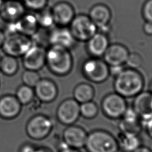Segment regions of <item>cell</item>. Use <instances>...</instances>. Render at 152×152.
I'll return each mask as SVG.
<instances>
[{"mask_svg": "<svg viewBox=\"0 0 152 152\" xmlns=\"http://www.w3.org/2000/svg\"><path fill=\"white\" fill-rule=\"evenodd\" d=\"M144 78L142 74L135 69L125 67L114 78L115 92L125 99L134 97L143 91Z\"/></svg>", "mask_w": 152, "mask_h": 152, "instance_id": "1", "label": "cell"}, {"mask_svg": "<svg viewBox=\"0 0 152 152\" xmlns=\"http://www.w3.org/2000/svg\"><path fill=\"white\" fill-rule=\"evenodd\" d=\"M46 64L50 71L58 76L68 74L73 67V58L70 50L51 45L46 50Z\"/></svg>", "mask_w": 152, "mask_h": 152, "instance_id": "2", "label": "cell"}, {"mask_svg": "<svg viewBox=\"0 0 152 152\" xmlns=\"http://www.w3.org/2000/svg\"><path fill=\"white\" fill-rule=\"evenodd\" d=\"M87 152H118L116 138L110 132L96 129L87 134L84 147Z\"/></svg>", "mask_w": 152, "mask_h": 152, "instance_id": "3", "label": "cell"}, {"mask_svg": "<svg viewBox=\"0 0 152 152\" xmlns=\"http://www.w3.org/2000/svg\"><path fill=\"white\" fill-rule=\"evenodd\" d=\"M81 71L84 77L91 83L100 84L110 76L109 65L100 58L91 57L82 65Z\"/></svg>", "mask_w": 152, "mask_h": 152, "instance_id": "4", "label": "cell"}, {"mask_svg": "<svg viewBox=\"0 0 152 152\" xmlns=\"http://www.w3.org/2000/svg\"><path fill=\"white\" fill-rule=\"evenodd\" d=\"M69 28L77 42H87L97 31V27L88 15H75L69 25Z\"/></svg>", "mask_w": 152, "mask_h": 152, "instance_id": "5", "label": "cell"}, {"mask_svg": "<svg viewBox=\"0 0 152 152\" xmlns=\"http://www.w3.org/2000/svg\"><path fill=\"white\" fill-rule=\"evenodd\" d=\"M53 128V122L46 115L38 114L33 116L27 122L26 131L31 139L40 140L48 137Z\"/></svg>", "mask_w": 152, "mask_h": 152, "instance_id": "6", "label": "cell"}, {"mask_svg": "<svg viewBox=\"0 0 152 152\" xmlns=\"http://www.w3.org/2000/svg\"><path fill=\"white\" fill-rule=\"evenodd\" d=\"M128 107L126 99L116 92L106 94L101 102L103 113L113 120L121 119Z\"/></svg>", "mask_w": 152, "mask_h": 152, "instance_id": "7", "label": "cell"}, {"mask_svg": "<svg viewBox=\"0 0 152 152\" xmlns=\"http://www.w3.org/2000/svg\"><path fill=\"white\" fill-rule=\"evenodd\" d=\"M33 45L30 37L19 33L5 34L2 48L7 55L14 57L23 55Z\"/></svg>", "mask_w": 152, "mask_h": 152, "instance_id": "8", "label": "cell"}, {"mask_svg": "<svg viewBox=\"0 0 152 152\" xmlns=\"http://www.w3.org/2000/svg\"><path fill=\"white\" fill-rule=\"evenodd\" d=\"M56 116L57 120L64 125L74 124L80 117V103L74 98L64 100L56 109Z\"/></svg>", "mask_w": 152, "mask_h": 152, "instance_id": "9", "label": "cell"}, {"mask_svg": "<svg viewBox=\"0 0 152 152\" xmlns=\"http://www.w3.org/2000/svg\"><path fill=\"white\" fill-rule=\"evenodd\" d=\"M88 15L97 27V31L107 34L112 18V12L107 5L102 3L94 5Z\"/></svg>", "mask_w": 152, "mask_h": 152, "instance_id": "10", "label": "cell"}, {"mask_svg": "<svg viewBox=\"0 0 152 152\" xmlns=\"http://www.w3.org/2000/svg\"><path fill=\"white\" fill-rule=\"evenodd\" d=\"M46 50L40 45H32L23 55V64L26 69L37 71L46 64Z\"/></svg>", "mask_w": 152, "mask_h": 152, "instance_id": "11", "label": "cell"}, {"mask_svg": "<svg viewBox=\"0 0 152 152\" xmlns=\"http://www.w3.org/2000/svg\"><path fill=\"white\" fill-rule=\"evenodd\" d=\"M88 133L82 126L75 124L66 126L62 140L69 147L80 149L84 147Z\"/></svg>", "mask_w": 152, "mask_h": 152, "instance_id": "12", "label": "cell"}, {"mask_svg": "<svg viewBox=\"0 0 152 152\" xmlns=\"http://www.w3.org/2000/svg\"><path fill=\"white\" fill-rule=\"evenodd\" d=\"M48 42L51 45L71 50L75 46L77 41L74 37L69 27L58 26L50 31L48 35Z\"/></svg>", "mask_w": 152, "mask_h": 152, "instance_id": "13", "label": "cell"}, {"mask_svg": "<svg viewBox=\"0 0 152 152\" xmlns=\"http://www.w3.org/2000/svg\"><path fill=\"white\" fill-rule=\"evenodd\" d=\"M55 24L59 26H68L74 17L75 12L72 5L66 1H61L51 8Z\"/></svg>", "mask_w": 152, "mask_h": 152, "instance_id": "14", "label": "cell"}, {"mask_svg": "<svg viewBox=\"0 0 152 152\" xmlns=\"http://www.w3.org/2000/svg\"><path fill=\"white\" fill-rule=\"evenodd\" d=\"M141 121L152 117V93L142 91L134 97L131 106Z\"/></svg>", "mask_w": 152, "mask_h": 152, "instance_id": "15", "label": "cell"}, {"mask_svg": "<svg viewBox=\"0 0 152 152\" xmlns=\"http://www.w3.org/2000/svg\"><path fill=\"white\" fill-rule=\"evenodd\" d=\"M129 53V50L125 45L115 43L109 45L103 58L109 66L125 65Z\"/></svg>", "mask_w": 152, "mask_h": 152, "instance_id": "16", "label": "cell"}, {"mask_svg": "<svg viewBox=\"0 0 152 152\" xmlns=\"http://www.w3.org/2000/svg\"><path fill=\"white\" fill-rule=\"evenodd\" d=\"M34 87V94L37 99L43 103H50L58 96V89L56 84L51 80L40 79Z\"/></svg>", "mask_w": 152, "mask_h": 152, "instance_id": "17", "label": "cell"}, {"mask_svg": "<svg viewBox=\"0 0 152 152\" xmlns=\"http://www.w3.org/2000/svg\"><path fill=\"white\" fill-rule=\"evenodd\" d=\"M119 120L118 128L121 132L140 134L142 129L141 121L132 107H128Z\"/></svg>", "mask_w": 152, "mask_h": 152, "instance_id": "18", "label": "cell"}, {"mask_svg": "<svg viewBox=\"0 0 152 152\" xmlns=\"http://www.w3.org/2000/svg\"><path fill=\"white\" fill-rule=\"evenodd\" d=\"M86 48L91 57L100 58L103 56L109 43L107 34L97 31L86 42Z\"/></svg>", "mask_w": 152, "mask_h": 152, "instance_id": "19", "label": "cell"}, {"mask_svg": "<svg viewBox=\"0 0 152 152\" xmlns=\"http://www.w3.org/2000/svg\"><path fill=\"white\" fill-rule=\"evenodd\" d=\"M21 109V104L15 96L5 95L0 98V117L11 119L17 117Z\"/></svg>", "mask_w": 152, "mask_h": 152, "instance_id": "20", "label": "cell"}, {"mask_svg": "<svg viewBox=\"0 0 152 152\" xmlns=\"http://www.w3.org/2000/svg\"><path fill=\"white\" fill-rule=\"evenodd\" d=\"M116 138L121 152H134L142 145L139 134L120 131Z\"/></svg>", "mask_w": 152, "mask_h": 152, "instance_id": "21", "label": "cell"}, {"mask_svg": "<svg viewBox=\"0 0 152 152\" xmlns=\"http://www.w3.org/2000/svg\"><path fill=\"white\" fill-rule=\"evenodd\" d=\"M24 12L23 4L15 0H8L3 2L0 9L1 17L10 23L18 20L24 15Z\"/></svg>", "mask_w": 152, "mask_h": 152, "instance_id": "22", "label": "cell"}, {"mask_svg": "<svg viewBox=\"0 0 152 152\" xmlns=\"http://www.w3.org/2000/svg\"><path fill=\"white\" fill-rule=\"evenodd\" d=\"M17 33L27 36H32L37 31L38 23L35 15H23L18 20L13 22Z\"/></svg>", "mask_w": 152, "mask_h": 152, "instance_id": "23", "label": "cell"}, {"mask_svg": "<svg viewBox=\"0 0 152 152\" xmlns=\"http://www.w3.org/2000/svg\"><path fill=\"white\" fill-rule=\"evenodd\" d=\"M95 91L89 83H81L77 84L73 90V98L80 104L93 100Z\"/></svg>", "mask_w": 152, "mask_h": 152, "instance_id": "24", "label": "cell"}, {"mask_svg": "<svg viewBox=\"0 0 152 152\" xmlns=\"http://www.w3.org/2000/svg\"><path fill=\"white\" fill-rule=\"evenodd\" d=\"M18 68V64L16 58L7 55L1 59L0 70L7 75H12L16 73Z\"/></svg>", "mask_w": 152, "mask_h": 152, "instance_id": "25", "label": "cell"}, {"mask_svg": "<svg viewBox=\"0 0 152 152\" xmlns=\"http://www.w3.org/2000/svg\"><path fill=\"white\" fill-rule=\"evenodd\" d=\"M80 116L86 119L96 118L99 113V107L93 100L80 104Z\"/></svg>", "mask_w": 152, "mask_h": 152, "instance_id": "26", "label": "cell"}, {"mask_svg": "<svg viewBox=\"0 0 152 152\" xmlns=\"http://www.w3.org/2000/svg\"><path fill=\"white\" fill-rule=\"evenodd\" d=\"M38 12L35 15L38 25L43 28H50L55 24L51 9L45 7L37 11Z\"/></svg>", "mask_w": 152, "mask_h": 152, "instance_id": "27", "label": "cell"}, {"mask_svg": "<svg viewBox=\"0 0 152 152\" xmlns=\"http://www.w3.org/2000/svg\"><path fill=\"white\" fill-rule=\"evenodd\" d=\"M34 95L33 87L24 84L18 87L16 91L15 97L21 105H26L32 102Z\"/></svg>", "mask_w": 152, "mask_h": 152, "instance_id": "28", "label": "cell"}, {"mask_svg": "<svg viewBox=\"0 0 152 152\" xmlns=\"http://www.w3.org/2000/svg\"><path fill=\"white\" fill-rule=\"evenodd\" d=\"M40 79L36 71L26 69L22 75V81L24 85L34 87Z\"/></svg>", "mask_w": 152, "mask_h": 152, "instance_id": "29", "label": "cell"}, {"mask_svg": "<svg viewBox=\"0 0 152 152\" xmlns=\"http://www.w3.org/2000/svg\"><path fill=\"white\" fill-rule=\"evenodd\" d=\"M142 58L138 53L129 52L125 65H126L128 68L137 69L142 65Z\"/></svg>", "mask_w": 152, "mask_h": 152, "instance_id": "30", "label": "cell"}, {"mask_svg": "<svg viewBox=\"0 0 152 152\" xmlns=\"http://www.w3.org/2000/svg\"><path fill=\"white\" fill-rule=\"evenodd\" d=\"M24 5L33 10H40L46 7L48 0H23Z\"/></svg>", "mask_w": 152, "mask_h": 152, "instance_id": "31", "label": "cell"}, {"mask_svg": "<svg viewBox=\"0 0 152 152\" xmlns=\"http://www.w3.org/2000/svg\"><path fill=\"white\" fill-rule=\"evenodd\" d=\"M141 14L145 21L152 22V0H146L144 2Z\"/></svg>", "mask_w": 152, "mask_h": 152, "instance_id": "32", "label": "cell"}, {"mask_svg": "<svg viewBox=\"0 0 152 152\" xmlns=\"http://www.w3.org/2000/svg\"><path fill=\"white\" fill-rule=\"evenodd\" d=\"M142 128L145 130L148 136L152 139V117L141 121Z\"/></svg>", "mask_w": 152, "mask_h": 152, "instance_id": "33", "label": "cell"}, {"mask_svg": "<svg viewBox=\"0 0 152 152\" xmlns=\"http://www.w3.org/2000/svg\"><path fill=\"white\" fill-rule=\"evenodd\" d=\"M125 68V65H112L109 66V75L113 77L114 78L119 74Z\"/></svg>", "mask_w": 152, "mask_h": 152, "instance_id": "34", "label": "cell"}, {"mask_svg": "<svg viewBox=\"0 0 152 152\" xmlns=\"http://www.w3.org/2000/svg\"><path fill=\"white\" fill-rule=\"evenodd\" d=\"M36 147L30 143H25L21 146L19 152H34Z\"/></svg>", "mask_w": 152, "mask_h": 152, "instance_id": "35", "label": "cell"}, {"mask_svg": "<svg viewBox=\"0 0 152 152\" xmlns=\"http://www.w3.org/2000/svg\"><path fill=\"white\" fill-rule=\"evenodd\" d=\"M142 30L146 35L152 36V22L145 21L142 26Z\"/></svg>", "mask_w": 152, "mask_h": 152, "instance_id": "36", "label": "cell"}, {"mask_svg": "<svg viewBox=\"0 0 152 152\" xmlns=\"http://www.w3.org/2000/svg\"><path fill=\"white\" fill-rule=\"evenodd\" d=\"M58 152H81V151H80L79 149H76V148L66 146L62 148L59 149Z\"/></svg>", "mask_w": 152, "mask_h": 152, "instance_id": "37", "label": "cell"}, {"mask_svg": "<svg viewBox=\"0 0 152 152\" xmlns=\"http://www.w3.org/2000/svg\"><path fill=\"white\" fill-rule=\"evenodd\" d=\"M134 152H152V149L147 146L141 145Z\"/></svg>", "mask_w": 152, "mask_h": 152, "instance_id": "38", "label": "cell"}, {"mask_svg": "<svg viewBox=\"0 0 152 152\" xmlns=\"http://www.w3.org/2000/svg\"><path fill=\"white\" fill-rule=\"evenodd\" d=\"M34 152H53V151L49 147L42 146V147H36Z\"/></svg>", "mask_w": 152, "mask_h": 152, "instance_id": "39", "label": "cell"}, {"mask_svg": "<svg viewBox=\"0 0 152 152\" xmlns=\"http://www.w3.org/2000/svg\"><path fill=\"white\" fill-rule=\"evenodd\" d=\"M5 37V33L0 30V47L2 46V44L4 43Z\"/></svg>", "mask_w": 152, "mask_h": 152, "instance_id": "40", "label": "cell"}, {"mask_svg": "<svg viewBox=\"0 0 152 152\" xmlns=\"http://www.w3.org/2000/svg\"><path fill=\"white\" fill-rule=\"evenodd\" d=\"M149 91H150L152 93V81L151 82V83L150 84V86H149Z\"/></svg>", "mask_w": 152, "mask_h": 152, "instance_id": "41", "label": "cell"}, {"mask_svg": "<svg viewBox=\"0 0 152 152\" xmlns=\"http://www.w3.org/2000/svg\"><path fill=\"white\" fill-rule=\"evenodd\" d=\"M3 1L2 0H0V9H1V7H2V4H3Z\"/></svg>", "mask_w": 152, "mask_h": 152, "instance_id": "42", "label": "cell"}, {"mask_svg": "<svg viewBox=\"0 0 152 152\" xmlns=\"http://www.w3.org/2000/svg\"><path fill=\"white\" fill-rule=\"evenodd\" d=\"M0 65H1V59H0Z\"/></svg>", "mask_w": 152, "mask_h": 152, "instance_id": "43", "label": "cell"}]
</instances>
